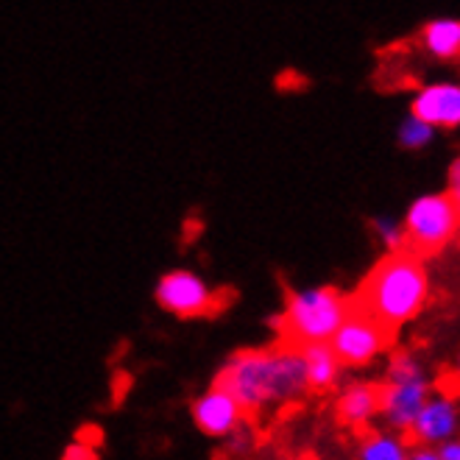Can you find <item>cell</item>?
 <instances>
[{
	"label": "cell",
	"mask_w": 460,
	"mask_h": 460,
	"mask_svg": "<svg viewBox=\"0 0 460 460\" xmlns=\"http://www.w3.org/2000/svg\"><path fill=\"white\" fill-rule=\"evenodd\" d=\"M212 385L226 391L243 413L282 408L307 394L302 351L282 341L274 346L237 349L224 360Z\"/></svg>",
	"instance_id": "obj_1"
},
{
	"label": "cell",
	"mask_w": 460,
	"mask_h": 460,
	"mask_svg": "<svg viewBox=\"0 0 460 460\" xmlns=\"http://www.w3.org/2000/svg\"><path fill=\"white\" fill-rule=\"evenodd\" d=\"M351 305L399 338L429 299V270L411 252H394L376 260L360 285L349 293Z\"/></svg>",
	"instance_id": "obj_2"
},
{
	"label": "cell",
	"mask_w": 460,
	"mask_h": 460,
	"mask_svg": "<svg viewBox=\"0 0 460 460\" xmlns=\"http://www.w3.org/2000/svg\"><path fill=\"white\" fill-rule=\"evenodd\" d=\"M349 310V293L332 285H315L290 290L282 313L270 315L268 323L282 343L293 349H305L313 343H330Z\"/></svg>",
	"instance_id": "obj_3"
},
{
	"label": "cell",
	"mask_w": 460,
	"mask_h": 460,
	"mask_svg": "<svg viewBox=\"0 0 460 460\" xmlns=\"http://www.w3.org/2000/svg\"><path fill=\"white\" fill-rule=\"evenodd\" d=\"M436 391L424 360L411 349L388 351L385 380L380 383V419L388 429L408 436L424 402Z\"/></svg>",
	"instance_id": "obj_4"
},
{
	"label": "cell",
	"mask_w": 460,
	"mask_h": 460,
	"mask_svg": "<svg viewBox=\"0 0 460 460\" xmlns=\"http://www.w3.org/2000/svg\"><path fill=\"white\" fill-rule=\"evenodd\" d=\"M404 252L419 260L444 254L460 237V215L455 212L447 193H424L411 201L402 218Z\"/></svg>",
	"instance_id": "obj_5"
},
{
	"label": "cell",
	"mask_w": 460,
	"mask_h": 460,
	"mask_svg": "<svg viewBox=\"0 0 460 460\" xmlns=\"http://www.w3.org/2000/svg\"><path fill=\"white\" fill-rule=\"evenodd\" d=\"M396 335H391L383 323H376L368 313L351 305L349 315L332 335L330 346L343 368H366L374 360H380L385 351L396 349Z\"/></svg>",
	"instance_id": "obj_6"
},
{
	"label": "cell",
	"mask_w": 460,
	"mask_h": 460,
	"mask_svg": "<svg viewBox=\"0 0 460 460\" xmlns=\"http://www.w3.org/2000/svg\"><path fill=\"white\" fill-rule=\"evenodd\" d=\"M154 299L162 310L176 318L209 315L218 307L215 305V293L204 282V277H199L196 270H187V268H176V270H168V274H162L154 288Z\"/></svg>",
	"instance_id": "obj_7"
},
{
	"label": "cell",
	"mask_w": 460,
	"mask_h": 460,
	"mask_svg": "<svg viewBox=\"0 0 460 460\" xmlns=\"http://www.w3.org/2000/svg\"><path fill=\"white\" fill-rule=\"evenodd\" d=\"M460 432V402L449 391H432L424 402L421 413L416 416L408 438L416 447H432L438 449L441 444L457 438Z\"/></svg>",
	"instance_id": "obj_8"
},
{
	"label": "cell",
	"mask_w": 460,
	"mask_h": 460,
	"mask_svg": "<svg viewBox=\"0 0 460 460\" xmlns=\"http://www.w3.org/2000/svg\"><path fill=\"white\" fill-rule=\"evenodd\" d=\"M411 115L432 128H460V84L457 81H432L416 90L411 101Z\"/></svg>",
	"instance_id": "obj_9"
},
{
	"label": "cell",
	"mask_w": 460,
	"mask_h": 460,
	"mask_svg": "<svg viewBox=\"0 0 460 460\" xmlns=\"http://www.w3.org/2000/svg\"><path fill=\"white\" fill-rule=\"evenodd\" d=\"M193 424L212 438H229L234 429L243 427L246 413L240 411V404L221 388L209 385L204 394H199L190 404Z\"/></svg>",
	"instance_id": "obj_10"
},
{
	"label": "cell",
	"mask_w": 460,
	"mask_h": 460,
	"mask_svg": "<svg viewBox=\"0 0 460 460\" xmlns=\"http://www.w3.org/2000/svg\"><path fill=\"white\" fill-rule=\"evenodd\" d=\"M335 413L343 427L358 432L374 427V421L380 419V383L355 380L343 385L335 402Z\"/></svg>",
	"instance_id": "obj_11"
},
{
	"label": "cell",
	"mask_w": 460,
	"mask_h": 460,
	"mask_svg": "<svg viewBox=\"0 0 460 460\" xmlns=\"http://www.w3.org/2000/svg\"><path fill=\"white\" fill-rule=\"evenodd\" d=\"M299 351H302V360H305L307 391H313V394H330V391H335L346 368L335 358L332 346L330 343H313V346H305Z\"/></svg>",
	"instance_id": "obj_12"
},
{
	"label": "cell",
	"mask_w": 460,
	"mask_h": 460,
	"mask_svg": "<svg viewBox=\"0 0 460 460\" xmlns=\"http://www.w3.org/2000/svg\"><path fill=\"white\" fill-rule=\"evenodd\" d=\"M411 438L388 427H368L358 436L355 460H408Z\"/></svg>",
	"instance_id": "obj_13"
},
{
	"label": "cell",
	"mask_w": 460,
	"mask_h": 460,
	"mask_svg": "<svg viewBox=\"0 0 460 460\" xmlns=\"http://www.w3.org/2000/svg\"><path fill=\"white\" fill-rule=\"evenodd\" d=\"M421 48L438 62L460 59V17H432L419 31Z\"/></svg>",
	"instance_id": "obj_14"
},
{
	"label": "cell",
	"mask_w": 460,
	"mask_h": 460,
	"mask_svg": "<svg viewBox=\"0 0 460 460\" xmlns=\"http://www.w3.org/2000/svg\"><path fill=\"white\" fill-rule=\"evenodd\" d=\"M396 140L404 151H424L436 143V128L427 126L424 120H419L413 115H408L396 128Z\"/></svg>",
	"instance_id": "obj_15"
},
{
	"label": "cell",
	"mask_w": 460,
	"mask_h": 460,
	"mask_svg": "<svg viewBox=\"0 0 460 460\" xmlns=\"http://www.w3.org/2000/svg\"><path fill=\"white\" fill-rule=\"evenodd\" d=\"M371 232H374L376 240H380V246L385 249V254L404 252V229H402V218H396V215H388V212L374 215Z\"/></svg>",
	"instance_id": "obj_16"
},
{
	"label": "cell",
	"mask_w": 460,
	"mask_h": 460,
	"mask_svg": "<svg viewBox=\"0 0 460 460\" xmlns=\"http://www.w3.org/2000/svg\"><path fill=\"white\" fill-rule=\"evenodd\" d=\"M447 199L452 201L455 212L460 215V154L449 162V168H447Z\"/></svg>",
	"instance_id": "obj_17"
},
{
	"label": "cell",
	"mask_w": 460,
	"mask_h": 460,
	"mask_svg": "<svg viewBox=\"0 0 460 460\" xmlns=\"http://www.w3.org/2000/svg\"><path fill=\"white\" fill-rule=\"evenodd\" d=\"M62 460H98V452H95V447L87 438H78V441H73L65 449Z\"/></svg>",
	"instance_id": "obj_18"
},
{
	"label": "cell",
	"mask_w": 460,
	"mask_h": 460,
	"mask_svg": "<svg viewBox=\"0 0 460 460\" xmlns=\"http://www.w3.org/2000/svg\"><path fill=\"white\" fill-rule=\"evenodd\" d=\"M438 457L441 460H460V438H452L447 444L438 447Z\"/></svg>",
	"instance_id": "obj_19"
},
{
	"label": "cell",
	"mask_w": 460,
	"mask_h": 460,
	"mask_svg": "<svg viewBox=\"0 0 460 460\" xmlns=\"http://www.w3.org/2000/svg\"><path fill=\"white\" fill-rule=\"evenodd\" d=\"M408 460H441L438 457V449H432V447H411V455Z\"/></svg>",
	"instance_id": "obj_20"
},
{
	"label": "cell",
	"mask_w": 460,
	"mask_h": 460,
	"mask_svg": "<svg viewBox=\"0 0 460 460\" xmlns=\"http://www.w3.org/2000/svg\"><path fill=\"white\" fill-rule=\"evenodd\" d=\"M457 376H460V355H457Z\"/></svg>",
	"instance_id": "obj_21"
}]
</instances>
